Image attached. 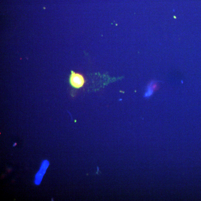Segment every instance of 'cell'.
Wrapping results in <instances>:
<instances>
[{"label":"cell","mask_w":201,"mask_h":201,"mask_svg":"<svg viewBox=\"0 0 201 201\" xmlns=\"http://www.w3.org/2000/svg\"><path fill=\"white\" fill-rule=\"evenodd\" d=\"M71 85L74 88L79 89L82 87L85 83V79L82 74L71 71L69 77Z\"/></svg>","instance_id":"1"},{"label":"cell","mask_w":201,"mask_h":201,"mask_svg":"<svg viewBox=\"0 0 201 201\" xmlns=\"http://www.w3.org/2000/svg\"><path fill=\"white\" fill-rule=\"evenodd\" d=\"M49 165V162L48 160H44L42 163L39 171L37 173L35 176V183L37 185H38L41 183L42 178L45 174Z\"/></svg>","instance_id":"2"},{"label":"cell","mask_w":201,"mask_h":201,"mask_svg":"<svg viewBox=\"0 0 201 201\" xmlns=\"http://www.w3.org/2000/svg\"><path fill=\"white\" fill-rule=\"evenodd\" d=\"M157 86V82L154 81L151 82L148 87L147 92L145 94L146 96L147 97L150 96L153 93V91H154L155 88H156Z\"/></svg>","instance_id":"3"}]
</instances>
